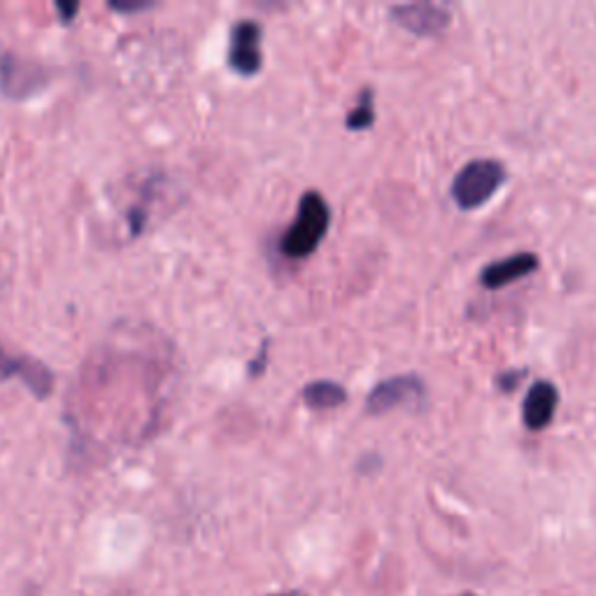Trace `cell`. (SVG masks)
<instances>
[{
	"label": "cell",
	"mask_w": 596,
	"mask_h": 596,
	"mask_svg": "<svg viewBox=\"0 0 596 596\" xmlns=\"http://www.w3.org/2000/svg\"><path fill=\"white\" fill-rule=\"evenodd\" d=\"M522 377H524V371H508V373H501L496 383L504 392H513Z\"/></svg>",
	"instance_id": "12"
},
{
	"label": "cell",
	"mask_w": 596,
	"mask_h": 596,
	"mask_svg": "<svg viewBox=\"0 0 596 596\" xmlns=\"http://www.w3.org/2000/svg\"><path fill=\"white\" fill-rule=\"evenodd\" d=\"M303 401L313 411H333L347 401L345 390L339 383H331V380H315L303 390Z\"/></svg>",
	"instance_id": "10"
},
{
	"label": "cell",
	"mask_w": 596,
	"mask_h": 596,
	"mask_svg": "<svg viewBox=\"0 0 596 596\" xmlns=\"http://www.w3.org/2000/svg\"><path fill=\"white\" fill-rule=\"evenodd\" d=\"M57 12L61 14V21L68 23L70 19H73V14H78V6L75 3H57Z\"/></svg>",
	"instance_id": "14"
},
{
	"label": "cell",
	"mask_w": 596,
	"mask_h": 596,
	"mask_svg": "<svg viewBox=\"0 0 596 596\" xmlns=\"http://www.w3.org/2000/svg\"><path fill=\"white\" fill-rule=\"evenodd\" d=\"M50 70H44L36 61L21 59L10 52L0 54V91H3L8 99H31L50 84Z\"/></svg>",
	"instance_id": "3"
},
{
	"label": "cell",
	"mask_w": 596,
	"mask_h": 596,
	"mask_svg": "<svg viewBox=\"0 0 596 596\" xmlns=\"http://www.w3.org/2000/svg\"><path fill=\"white\" fill-rule=\"evenodd\" d=\"M331 210L320 192H305L299 203L294 224L282 233L280 252L290 259H305L313 254L329 231Z\"/></svg>",
	"instance_id": "1"
},
{
	"label": "cell",
	"mask_w": 596,
	"mask_h": 596,
	"mask_svg": "<svg viewBox=\"0 0 596 596\" xmlns=\"http://www.w3.org/2000/svg\"><path fill=\"white\" fill-rule=\"evenodd\" d=\"M424 396L426 390L417 375H396L373 387L366 408L371 415H383L398 408V405H417Z\"/></svg>",
	"instance_id": "5"
},
{
	"label": "cell",
	"mask_w": 596,
	"mask_h": 596,
	"mask_svg": "<svg viewBox=\"0 0 596 596\" xmlns=\"http://www.w3.org/2000/svg\"><path fill=\"white\" fill-rule=\"evenodd\" d=\"M390 12L401 29L415 36H438L449 27V12L436 3H405Z\"/></svg>",
	"instance_id": "7"
},
{
	"label": "cell",
	"mask_w": 596,
	"mask_h": 596,
	"mask_svg": "<svg viewBox=\"0 0 596 596\" xmlns=\"http://www.w3.org/2000/svg\"><path fill=\"white\" fill-rule=\"evenodd\" d=\"M559 403L557 387L547 380H538L524 396L522 403V420L529 432H543V428L555 420V411Z\"/></svg>",
	"instance_id": "8"
},
{
	"label": "cell",
	"mask_w": 596,
	"mask_h": 596,
	"mask_svg": "<svg viewBox=\"0 0 596 596\" xmlns=\"http://www.w3.org/2000/svg\"><path fill=\"white\" fill-rule=\"evenodd\" d=\"M275 596H305L301 592H282V594H275Z\"/></svg>",
	"instance_id": "15"
},
{
	"label": "cell",
	"mask_w": 596,
	"mask_h": 596,
	"mask_svg": "<svg viewBox=\"0 0 596 596\" xmlns=\"http://www.w3.org/2000/svg\"><path fill=\"white\" fill-rule=\"evenodd\" d=\"M6 380H21L36 398H47L54 390V373L42 362L31 360L27 354H10L0 345V383Z\"/></svg>",
	"instance_id": "4"
},
{
	"label": "cell",
	"mask_w": 596,
	"mask_h": 596,
	"mask_svg": "<svg viewBox=\"0 0 596 596\" xmlns=\"http://www.w3.org/2000/svg\"><path fill=\"white\" fill-rule=\"evenodd\" d=\"M506 180L508 173L504 163L494 159H475L466 163L452 182V199L464 210H475L485 205Z\"/></svg>",
	"instance_id": "2"
},
{
	"label": "cell",
	"mask_w": 596,
	"mask_h": 596,
	"mask_svg": "<svg viewBox=\"0 0 596 596\" xmlns=\"http://www.w3.org/2000/svg\"><path fill=\"white\" fill-rule=\"evenodd\" d=\"M375 122V108H373V91L364 89L360 103L354 105V110L347 114V129L352 131H364Z\"/></svg>",
	"instance_id": "11"
},
{
	"label": "cell",
	"mask_w": 596,
	"mask_h": 596,
	"mask_svg": "<svg viewBox=\"0 0 596 596\" xmlns=\"http://www.w3.org/2000/svg\"><path fill=\"white\" fill-rule=\"evenodd\" d=\"M536 269H538V256L532 252H522L504 261H496V264H489L481 273V282L485 290H501L508 287L511 282H517L524 275H532Z\"/></svg>",
	"instance_id": "9"
},
{
	"label": "cell",
	"mask_w": 596,
	"mask_h": 596,
	"mask_svg": "<svg viewBox=\"0 0 596 596\" xmlns=\"http://www.w3.org/2000/svg\"><path fill=\"white\" fill-rule=\"evenodd\" d=\"M264 57H261V27L256 21H238L231 29L229 42V65L238 75L252 78L261 70Z\"/></svg>",
	"instance_id": "6"
},
{
	"label": "cell",
	"mask_w": 596,
	"mask_h": 596,
	"mask_svg": "<svg viewBox=\"0 0 596 596\" xmlns=\"http://www.w3.org/2000/svg\"><path fill=\"white\" fill-rule=\"evenodd\" d=\"M110 8H112V10H117V12H124V14H129V12H142V10H150V8H152V3H110Z\"/></svg>",
	"instance_id": "13"
}]
</instances>
